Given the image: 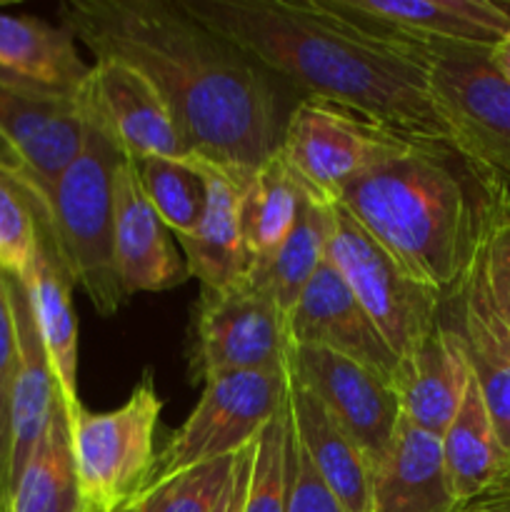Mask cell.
<instances>
[{
  "label": "cell",
  "instance_id": "obj_37",
  "mask_svg": "<svg viewBox=\"0 0 510 512\" xmlns=\"http://www.w3.org/2000/svg\"><path fill=\"white\" fill-rule=\"evenodd\" d=\"M453 512H510V480L468 500V503L458 505Z\"/></svg>",
  "mask_w": 510,
  "mask_h": 512
},
{
  "label": "cell",
  "instance_id": "obj_15",
  "mask_svg": "<svg viewBox=\"0 0 510 512\" xmlns=\"http://www.w3.org/2000/svg\"><path fill=\"white\" fill-rule=\"evenodd\" d=\"M85 88L90 108L125 158L133 163L193 160L160 95L135 68L118 60H95Z\"/></svg>",
  "mask_w": 510,
  "mask_h": 512
},
{
  "label": "cell",
  "instance_id": "obj_26",
  "mask_svg": "<svg viewBox=\"0 0 510 512\" xmlns=\"http://www.w3.org/2000/svg\"><path fill=\"white\" fill-rule=\"evenodd\" d=\"M330 228H333L330 208L303 195L298 220L288 238L268 258L250 260L245 278L255 288L268 293L285 315H290L313 275L325 263Z\"/></svg>",
  "mask_w": 510,
  "mask_h": 512
},
{
  "label": "cell",
  "instance_id": "obj_33",
  "mask_svg": "<svg viewBox=\"0 0 510 512\" xmlns=\"http://www.w3.org/2000/svg\"><path fill=\"white\" fill-rule=\"evenodd\" d=\"M38 245L33 195L15 178L0 173V270L23 278Z\"/></svg>",
  "mask_w": 510,
  "mask_h": 512
},
{
  "label": "cell",
  "instance_id": "obj_40",
  "mask_svg": "<svg viewBox=\"0 0 510 512\" xmlns=\"http://www.w3.org/2000/svg\"><path fill=\"white\" fill-rule=\"evenodd\" d=\"M0 512H13V505H3V503H0Z\"/></svg>",
  "mask_w": 510,
  "mask_h": 512
},
{
  "label": "cell",
  "instance_id": "obj_24",
  "mask_svg": "<svg viewBox=\"0 0 510 512\" xmlns=\"http://www.w3.org/2000/svg\"><path fill=\"white\" fill-rule=\"evenodd\" d=\"M440 448L458 505L510 480V453L495 430L473 375L453 423L440 438Z\"/></svg>",
  "mask_w": 510,
  "mask_h": 512
},
{
  "label": "cell",
  "instance_id": "obj_22",
  "mask_svg": "<svg viewBox=\"0 0 510 512\" xmlns=\"http://www.w3.org/2000/svg\"><path fill=\"white\" fill-rule=\"evenodd\" d=\"M288 408L293 438L320 475L325 488L348 512H370L373 463L355 440L335 423L308 388L290 378Z\"/></svg>",
  "mask_w": 510,
  "mask_h": 512
},
{
  "label": "cell",
  "instance_id": "obj_5",
  "mask_svg": "<svg viewBox=\"0 0 510 512\" xmlns=\"http://www.w3.org/2000/svg\"><path fill=\"white\" fill-rule=\"evenodd\" d=\"M163 400L145 373L120 408L68 413L70 445L85 512H123L155 478V430Z\"/></svg>",
  "mask_w": 510,
  "mask_h": 512
},
{
  "label": "cell",
  "instance_id": "obj_14",
  "mask_svg": "<svg viewBox=\"0 0 510 512\" xmlns=\"http://www.w3.org/2000/svg\"><path fill=\"white\" fill-rule=\"evenodd\" d=\"M288 330L293 345L338 353L393 385L400 358L328 260L288 315Z\"/></svg>",
  "mask_w": 510,
  "mask_h": 512
},
{
  "label": "cell",
  "instance_id": "obj_7",
  "mask_svg": "<svg viewBox=\"0 0 510 512\" xmlns=\"http://www.w3.org/2000/svg\"><path fill=\"white\" fill-rule=\"evenodd\" d=\"M405 50L423 60L455 150L510 183V83L495 65L493 48L423 45Z\"/></svg>",
  "mask_w": 510,
  "mask_h": 512
},
{
  "label": "cell",
  "instance_id": "obj_4",
  "mask_svg": "<svg viewBox=\"0 0 510 512\" xmlns=\"http://www.w3.org/2000/svg\"><path fill=\"white\" fill-rule=\"evenodd\" d=\"M123 160L125 155L88 103L83 150L43 200L33 198L65 273L100 315H115L128 298L120 288L113 240L115 170Z\"/></svg>",
  "mask_w": 510,
  "mask_h": 512
},
{
  "label": "cell",
  "instance_id": "obj_13",
  "mask_svg": "<svg viewBox=\"0 0 510 512\" xmlns=\"http://www.w3.org/2000/svg\"><path fill=\"white\" fill-rule=\"evenodd\" d=\"M288 373L323 403L375 470L403 418L393 385L343 355L308 345H290Z\"/></svg>",
  "mask_w": 510,
  "mask_h": 512
},
{
  "label": "cell",
  "instance_id": "obj_28",
  "mask_svg": "<svg viewBox=\"0 0 510 512\" xmlns=\"http://www.w3.org/2000/svg\"><path fill=\"white\" fill-rule=\"evenodd\" d=\"M303 190L295 183L280 150L253 173L243 193L240 223L250 260L268 258L283 245L298 220Z\"/></svg>",
  "mask_w": 510,
  "mask_h": 512
},
{
  "label": "cell",
  "instance_id": "obj_18",
  "mask_svg": "<svg viewBox=\"0 0 510 512\" xmlns=\"http://www.w3.org/2000/svg\"><path fill=\"white\" fill-rule=\"evenodd\" d=\"M468 380L470 365L463 343L440 315L438 328L413 353L400 358L393 378L400 415L423 433L443 438L463 403Z\"/></svg>",
  "mask_w": 510,
  "mask_h": 512
},
{
  "label": "cell",
  "instance_id": "obj_11",
  "mask_svg": "<svg viewBox=\"0 0 510 512\" xmlns=\"http://www.w3.org/2000/svg\"><path fill=\"white\" fill-rule=\"evenodd\" d=\"M288 385V368L208 380L193 413L158 453L155 478L208 460L230 458L255 443L260 430L288 400Z\"/></svg>",
  "mask_w": 510,
  "mask_h": 512
},
{
  "label": "cell",
  "instance_id": "obj_23",
  "mask_svg": "<svg viewBox=\"0 0 510 512\" xmlns=\"http://www.w3.org/2000/svg\"><path fill=\"white\" fill-rule=\"evenodd\" d=\"M10 300H13L15 328H18V375L13 388V488L30 455L38 448L40 438L48 430L55 410L63 403L53 365L35 325L28 290L23 278L8 273Z\"/></svg>",
  "mask_w": 510,
  "mask_h": 512
},
{
  "label": "cell",
  "instance_id": "obj_10",
  "mask_svg": "<svg viewBox=\"0 0 510 512\" xmlns=\"http://www.w3.org/2000/svg\"><path fill=\"white\" fill-rule=\"evenodd\" d=\"M88 83V80H85ZM35 83L0 70V135L23 163V188L43 200L80 155L88 135V88Z\"/></svg>",
  "mask_w": 510,
  "mask_h": 512
},
{
  "label": "cell",
  "instance_id": "obj_38",
  "mask_svg": "<svg viewBox=\"0 0 510 512\" xmlns=\"http://www.w3.org/2000/svg\"><path fill=\"white\" fill-rule=\"evenodd\" d=\"M0 173L10 175V178H15V180H23V175H25L23 163H20L18 155L13 153V148L5 143L3 135H0Z\"/></svg>",
  "mask_w": 510,
  "mask_h": 512
},
{
  "label": "cell",
  "instance_id": "obj_8",
  "mask_svg": "<svg viewBox=\"0 0 510 512\" xmlns=\"http://www.w3.org/2000/svg\"><path fill=\"white\" fill-rule=\"evenodd\" d=\"M405 143L340 105L305 98L285 118L278 150L303 195L330 208L350 180Z\"/></svg>",
  "mask_w": 510,
  "mask_h": 512
},
{
  "label": "cell",
  "instance_id": "obj_29",
  "mask_svg": "<svg viewBox=\"0 0 510 512\" xmlns=\"http://www.w3.org/2000/svg\"><path fill=\"white\" fill-rule=\"evenodd\" d=\"M135 165L145 198L150 200L165 228L175 238L193 235L205 210V178L195 158H148Z\"/></svg>",
  "mask_w": 510,
  "mask_h": 512
},
{
  "label": "cell",
  "instance_id": "obj_27",
  "mask_svg": "<svg viewBox=\"0 0 510 512\" xmlns=\"http://www.w3.org/2000/svg\"><path fill=\"white\" fill-rule=\"evenodd\" d=\"M13 512H85L63 403L15 480Z\"/></svg>",
  "mask_w": 510,
  "mask_h": 512
},
{
  "label": "cell",
  "instance_id": "obj_6",
  "mask_svg": "<svg viewBox=\"0 0 510 512\" xmlns=\"http://www.w3.org/2000/svg\"><path fill=\"white\" fill-rule=\"evenodd\" d=\"M325 260L333 265L398 358L413 353L440 325L443 293L410 273L340 203L330 205Z\"/></svg>",
  "mask_w": 510,
  "mask_h": 512
},
{
  "label": "cell",
  "instance_id": "obj_17",
  "mask_svg": "<svg viewBox=\"0 0 510 512\" xmlns=\"http://www.w3.org/2000/svg\"><path fill=\"white\" fill-rule=\"evenodd\" d=\"M113 240L115 268L125 295L160 293L190 278L170 230L145 198L138 165L128 158L115 170Z\"/></svg>",
  "mask_w": 510,
  "mask_h": 512
},
{
  "label": "cell",
  "instance_id": "obj_19",
  "mask_svg": "<svg viewBox=\"0 0 510 512\" xmlns=\"http://www.w3.org/2000/svg\"><path fill=\"white\" fill-rule=\"evenodd\" d=\"M458 508L440 438L400 418L370 480V512H453Z\"/></svg>",
  "mask_w": 510,
  "mask_h": 512
},
{
  "label": "cell",
  "instance_id": "obj_1",
  "mask_svg": "<svg viewBox=\"0 0 510 512\" xmlns=\"http://www.w3.org/2000/svg\"><path fill=\"white\" fill-rule=\"evenodd\" d=\"M60 25L95 60L138 70L195 160L250 183L283 140L278 90L248 53L180 0H65Z\"/></svg>",
  "mask_w": 510,
  "mask_h": 512
},
{
  "label": "cell",
  "instance_id": "obj_16",
  "mask_svg": "<svg viewBox=\"0 0 510 512\" xmlns=\"http://www.w3.org/2000/svg\"><path fill=\"white\" fill-rule=\"evenodd\" d=\"M443 320L458 333L470 375L510 453V328L488 293L480 250L453 293L443 298Z\"/></svg>",
  "mask_w": 510,
  "mask_h": 512
},
{
  "label": "cell",
  "instance_id": "obj_35",
  "mask_svg": "<svg viewBox=\"0 0 510 512\" xmlns=\"http://www.w3.org/2000/svg\"><path fill=\"white\" fill-rule=\"evenodd\" d=\"M288 512H348L325 488L310 460L298 448L293 438V425H290L288 450Z\"/></svg>",
  "mask_w": 510,
  "mask_h": 512
},
{
  "label": "cell",
  "instance_id": "obj_9",
  "mask_svg": "<svg viewBox=\"0 0 510 512\" xmlns=\"http://www.w3.org/2000/svg\"><path fill=\"white\" fill-rule=\"evenodd\" d=\"M288 315L248 278L225 290L200 288L190 375L203 383L235 373L288 368Z\"/></svg>",
  "mask_w": 510,
  "mask_h": 512
},
{
  "label": "cell",
  "instance_id": "obj_32",
  "mask_svg": "<svg viewBox=\"0 0 510 512\" xmlns=\"http://www.w3.org/2000/svg\"><path fill=\"white\" fill-rule=\"evenodd\" d=\"M18 375V328L8 273L0 270V503L13 505V388Z\"/></svg>",
  "mask_w": 510,
  "mask_h": 512
},
{
  "label": "cell",
  "instance_id": "obj_30",
  "mask_svg": "<svg viewBox=\"0 0 510 512\" xmlns=\"http://www.w3.org/2000/svg\"><path fill=\"white\" fill-rule=\"evenodd\" d=\"M235 455L158 475L123 512H213Z\"/></svg>",
  "mask_w": 510,
  "mask_h": 512
},
{
  "label": "cell",
  "instance_id": "obj_21",
  "mask_svg": "<svg viewBox=\"0 0 510 512\" xmlns=\"http://www.w3.org/2000/svg\"><path fill=\"white\" fill-rule=\"evenodd\" d=\"M205 178V210L198 230L188 238H175L183 248L190 278L205 290H225L248 273V250L243 243V193L248 185L215 165L195 160Z\"/></svg>",
  "mask_w": 510,
  "mask_h": 512
},
{
  "label": "cell",
  "instance_id": "obj_36",
  "mask_svg": "<svg viewBox=\"0 0 510 512\" xmlns=\"http://www.w3.org/2000/svg\"><path fill=\"white\" fill-rule=\"evenodd\" d=\"M253 460H255V443L245 445L243 450L235 453L233 470H230L228 483H225L223 493H220L213 512H245L248 488H250V473H253Z\"/></svg>",
  "mask_w": 510,
  "mask_h": 512
},
{
  "label": "cell",
  "instance_id": "obj_3",
  "mask_svg": "<svg viewBox=\"0 0 510 512\" xmlns=\"http://www.w3.org/2000/svg\"><path fill=\"white\" fill-rule=\"evenodd\" d=\"M510 183L445 145L405 143L350 180L340 205L405 268L450 295L473 265Z\"/></svg>",
  "mask_w": 510,
  "mask_h": 512
},
{
  "label": "cell",
  "instance_id": "obj_20",
  "mask_svg": "<svg viewBox=\"0 0 510 512\" xmlns=\"http://www.w3.org/2000/svg\"><path fill=\"white\" fill-rule=\"evenodd\" d=\"M35 215H38V245L23 275V283L28 290L40 340H43L60 395H63L65 413H75L83 403L78 395V318H75L73 298H70L73 280L60 263L38 205H35Z\"/></svg>",
  "mask_w": 510,
  "mask_h": 512
},
{
  "label": "cell",
  "instance_id": "obj_31",
  "mask_svg": "<svg viewBox=\"0 0 510 512\" xmlns=\"http://www.w3.org/2000/svg\"><path fill=\"white\" fill-rule=\"evenodd\" d=\"M288 450L290 408L285 400L278 415L260 430L255 440L245 512H288Z\"/></svg>",
  "mask_w": 510,
  "mask_h": 512
},
{
  "label": "cell",
  "instance_id": "obj_25",
  "mask_svg": "<svg viewBox=\"0 0 510 512\" xmlns=\"http://www.w3.org/2000/svg\"><path fill=\"white\" fill-rule=\"evenodd\" d=\"M93 65L78 53L73 33L33 15L0 13V70L60 88H80Z\"/></svg>",
  "mask_w": 510,
  "mask_h": 512
},
{
  "label": "cell",
  "instance_id": "obj_34",
  "mask_svg": "<svg viewBox=\"0 0 510 512\" xmlns=\"http://www.w3.org/2000/svg\"><path fill=\"white\" fill-rule=\"evenodd\" d=\"M480 265L495 310L510 328V203L500 210L480 245Z\"/></svg>",
  "mask_w": 510,
  "mask_h": 512
},
{
  "label": "cell",
  "instance_id": "obj_39",
  "mask_svg": "<svg viewBox=\"0 0 510 512\" xmlns=\"http://www.w3.org/2000/svg\"><path fill=\"white\" fill-rule=\"evenodd\" d=\"M493 60L500 68V73L505 75V80L510 83V33L493 48Z\"/></svg>",
  "mask_w": 510,
  "mask_h": 512
},
{
  "label": "cell",
  "instance_id": "obj_2",
  "mask_svg": "<svg viewBox=\"0 0 510 512\" xmlns=\"http://www.w3.org/2000/svg\"><path fill=\"white\" fill-rule=\"evenodd\" d=\"M180 3L268 73L305 90L308 98L340 105L408 143L455 150L423 60L410 50L353 28L315 0Z\"/></svg>",
  "mask_w": 510,
  "mask_h": 512
},
{
  "label": "cell",
  "instance_id": "obj_12",
  "mask_svg": "<svg viewBox=\"0 0 510 512\" xmlns=\"http://www.w3.org/2000/svg\"><path fill=\"white\" fill-rule=\"evenodd\" d=\"M325 13L398 48H495L510 33V3L498 0H315Z\"/></svg>",
  "mask_w": 510,
  "mask_h": 512
}]
</instances>
